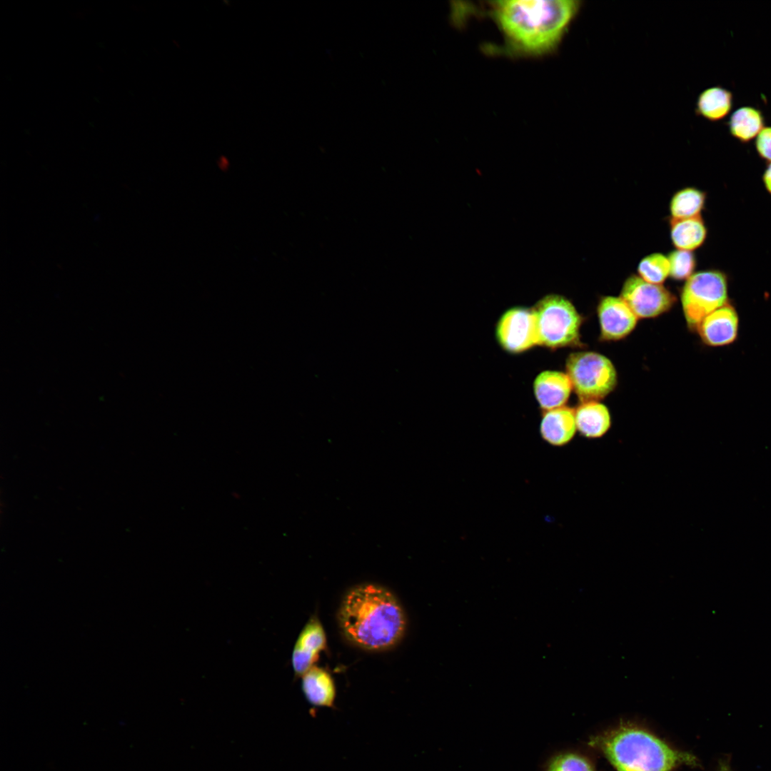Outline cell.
Masks as SVG:
<instances>
[{
    "mask_svg": "<svg viewBox=\"0 0 771 771\" xmlns=\"http://www.w3.org/2000/svg\"><path fill=\"white\" fill-rule=\"evenodd\" d=\"M572 389L567 374L555 371L540 373L533 383L535 398L544 411L564 406Z\"/></svg>",
    "mask_w": 771,
    "mask_h": 771,
    "instance_id": "obj_12",
    "label": "cell"
},
{
    "mask_svg": "<svg viewBox=\"0 0 771 771\" xmlns=\"http://www.w3.org/2000/svg\"><path fill=\"white\" fill-rule=\"evenodd\" d=\"M730 133L741 143H748L764 128L765 118L760 110L742 106L730 116L727 123Z\"/></svg>",
    "mask_w": 771,
    "mask_h": 771,
    "instance_id": "obj_18",
    "label": "cell"
},
{
    "mask_svg": "<svg viewBox=\"0 0 771 771\" xmlns=\"http://www.w3.org/2000/svg\"><path fill=\"white\" fill-rule=\"evenodd\" d=\"M495 331L501 347L510 353H523L538 345L533 308L515 307L506 311L500 318Z\"/></svg>",
    "mask_w": 771,
    "mask_h": 771,
    "instance_id": "obj_8",
    "label": "cell"
},
{
    "mask_svg": "<svg viewBox=\"0 0 771 771\" xmlns=\"http://www.w3.org/2000/svg\"><path fill=\"white\" fill-rule=\"evenodd\" d=\"M580 6L576 0L500 1L492 14L510 49L538 56L558 46Z\"/></svg>",
    "mask_w": 771,
    "mask_h": 771,
    "instance_id": "obj_1",
    "label": "cell"
},
{
    "mask_svg": "<svg viewBox=\"0 0 771 771\" xmlns=\"http://www.w3.org/2000/svg\"><path fill=\"white\" fill-rule=\"evenodd\" d=\"M733 96L730 91L720 86L703 90L695 104V114L710 121L723 119L731 111Z\"/></svg>",
    "mask_w": 771,
    "mask_h": 771,
    "instance_id": "obj_16",
    "label": "cell"
},
{
    "mask_svg": "<svg viewBox=\"0 0 771 771\" xmlns=\"http://www.w3.org/2000/svg\"><path fill=\"white\" fill-rule=\"evenodd\" d=\"M706 193L694 187H687L677 191L670 202L672 218L682 219L700 216L705 207Z\"/></svg>",
    "mask_w": 771,
    "mask_h": 771,
    "instance_id": "obj_19",
    "label": "cell"
},
{
    "mask_svg": "<svg viewBox=\"0 0 771 771\" xmlns=\"http://www.w3.org/2000/svg\"><path fill=\"white\" fill-rule=\"evenodd\" d=\"M590 745L604 754L617 771H672L680 765H697L692 754L633 725H622L595 736Z\"/></svg>",
    "mask_w": 771,
    "mask_h": 771,
    "instance_id": "obj_3",
    "label": "cell"
},
{
    "mask_svg": "<svg viewBox=\"0 0 771 771\" xmlns=\"http://www.w3.org/2000/svg\"><path fill=\"white\" fill-rule=\"evenodd\" d=\"M620 297L640 318L658 316L668 311L676 301L675 296L661 284L648 283L636 275L625 280Z\"/></svg>",
    "mask_w": 771,
    "mask_h": 771,
    "instance_id": "obj_7",
    "label": "cell"
},
{
    "mask_svg": "<svg viewBox=\"0 0 771 771\" xmlns=\"http://www.w3.org/2000/svg\"><path fill=\"white\" fill-rule=\"evenodd\" d=\"M600 339L617 341L629 335L635 328L638 317L621 297L605 296L598 308Z\"/></svg>",
    "mask_w": 771,
    "mask_h": 771,
    "instance_id": "obj_9",
    "label": "cell"
},
{
    "mask_svg": "<svg viewBox=\"0 0 771 771\" xmlns=\"http://www.w3.org/2000/svg\"><path fill=\"white\" fill-rule=\"evenodd\" d=\"M681 303L687 326L696 331L707 315L728 303V278L720 270L694 273L681 291Z\"/></svg>",
    "mask_w": 771,
    "mask_h": 771,
    "instance_id": "obj_6",
    "label": "cell"
},
{
    "mask_svg": "<svg viewBox=\"0 0 771 771\" xmlns=\"http://www.w3.org/2000/svg\"><path fill=\"white\" fill-rule=\"evenodd\" d=\"M302 689L308 702L316 707H331L336 698V687L328 672L313 666L302 676Z\"/></svg>",
    "mask_w": 771,
    "mask_h": 771,
    "instance_id": "obj_15",
    "label": "cell"
},
{
    "mask_svg": "<svg viewBox=\"0 0 771 771\" xmlns=\"http://www.w3.org/2000/svg\"><path fill=\"white\" fill-rule=\"evenodd\" d=\"M566 374L582 402L598 401L617 386L618 375L613 363L593 351L571 353L566 361Z\"/></svg>",
    "mask_w": 771,
    "mask_h": 771,
    "instance_id": "obj_5",
    "label": "cell"
},
{
    "mask_svg": "<svg viewBox=\"0 0 771 771\" xmlns=\"http://www.w3.org/2000/svg\"><path fill=\"white\" fill-rule=\"evenodd\" d=\"M697 331L702 342L712 347L728 346L738 336L739 316L729 302L716 309L698 325Z\"/></svg>",
    "mask_w": 771,
    "mask_h": 771,
    "instance_id": "obj_10",
    "label": "cell"
},
{
    "mask_svg": "<svg viewBox=\"0 0 771 771\" xmlns=\"http://www.w3.org/2000/svg\"><path fill=\"white\" fill-rule=\"evenodd\" d=\"M577 430L587 438H599L611 427L608 408L599 401L582 402L575 410Z\"/></svg>",
    "mask_w": 771,
    "mask_h": 771,
    "instance_id": "obj_14",
    "label": "cell"
},
{
    "mask_svg": "<svg viewBox=\"0 0 771 771\" xmlns=\"http://www.w3.org/2000/svg\"><path fill=\"white\" fill-rule=\"evenodd\" d=\"M670 238L677 249L692 251L700 247L707 237V228L701 216L670 219Z\"/></svg>",
    "mask_w": 771,
    "mask_h": 771,
    "instance_id": "obj_17",
    "label": "cell"
},
{
    "mask_svg": "<svg viewBox=\"0 0 771 771\" xmlns=\"http://www.w3.org/2000/svg\"><path fill=\"white\" fill-rule=\"evenodd\" d=\"M755 148L761 158L771 163V126L764 127L756 137Z\"/></svg>",
    "mask_w": 771,
    "mask_h": 771,
    "instance_id": "obj_23",
    "label": "cell"
},
{
    "mask_svg": "<svg viewBox=\"0 0 771 771\" xmlns=\"http://www.w3.org/2000/svg\"><path fill=\"white\" fill-rule=\"evenodd\" d=\"M542 771H595L583 756L573 752H563L549 757Z\"/></svg>",
    "mask_w": 771,
    "mask_h": 771,
    "instance_id": "obj_21",
    "label": "cell"
},
{
    "mask_svg": "<svg viewBox=\"0 0 771 771\" xmlns=\"http://www.w3.org/2000/svg\"><path fill=\"white\" fill-rule=\"evenodd\" d=\"M762 181L767 192L771 195V163H769L762 175Z\"/></svg>",
    "mask_w": 771,
    "mask_h": 771,
    "instance_id": "obj_24",
    "label": "cell"
},
{
    "mask_svg": "<svg viewBox=\"0 0 771 771\" xmlns=\"http://www.w3.org/2000/svg\"><path fill=\"white\" fill-rule=\"evenodd\" d=\"M667 258L672 278L677 281L687 280L694 273L696 259L692 251L677 249L671 251Z\"/></svg>",
    "mask_w": 771,
    "mask_h": 771,
    "instance_id": "obj_22",
    "label": "cell"
},
{
    "mask_svg": "<svg viewBox=\"0 0 771 771\" xmlns=\"http://www.w3.org/2000/svg\"><path fill=\"white\" fill-rule=\"evenodd\" d=\"M533 310L538 345L552 349L582 346L580 328L583 318L568 299L550 294L540 300Z\"/></svg>",
    "mask_w": 771,
    "mask_h": 771,
    "instance_id": "obj_4",
    "label": "cell"
},
{
    "mask_svg": "<svg viewBox=\"0 0 771 771\" xmlns=\"http://www.w3.org/2000/svg\"><path fill=\"white\" fill-rule=\"evenodd\" d=\"M577 431L575 410L562 406L545 410L540 425L543 439L553 446L568 444Z\"/></svg>",
    "mask_w": 771,
    "mask_h": 771,
    "instance_id": "obj_13",
    "label": "cell"
},
{
    "mask_svg": "<svg viewBox=\"0 0 771 771\" xmlns=\"http://www.w3.org/2000/svg\"><path fill=\"white\" fill-rule=\"evenodd\" d=\"M326 645L323 628L316 617L311 618L299 634L292 653V666L297 675L303 676L318 660Z\"/></svg>",
    "mask_w": 771,
    "mask_h": 771,
    "instance_id": "obj_11",
    "label": "cell"
},
{
    "mask_svg": "<svg viewBox=\"0 0 771 771\" xmlns=\"http://www.w3.org/2000/svg\"><path fill=\"white\" fill-rule=\"evenodd\" d=\"M718 771H732V770L727 762H722L719 767Z\"/></svg>",
    "mask_w": 771,
    "mask_h": 771,
    "instance_id": "obj_25",
    "label": "cell"
},
{
    "mask_svg": "<svg viewBox=\"0 0 771 771\" xmlns=\"http://www.w3.org/2000/svg\"><path fill=\"white\" fill-rule=\"evenodd\" d=\"M338 623L346 638L369 650H382L403 636L406 620L396 598L386 588L366 583L352 588L341 605Z\"/></svg>",
    "mask_w": 771,
    "mask_h": 771,
    "instance_id": "obj_2",
    "label": "cell"
},
{
    "mask_svg": "<svg viewBox=\"0 0 771 771\" xmlns=\"http://www.w3.org/2000/svg\"><path fill=\"white\" fill-rule=\"evenodd\" d=\"M639 276L644 281L662 284L670 276V263L667 256L660 253H653L644 257L638 266Z\"/></svg>",
    "mask_w": 771,
    "mask_h": 771,
    "instance_id": "obj_20",
    "label": "cell"
}]
</instances>
